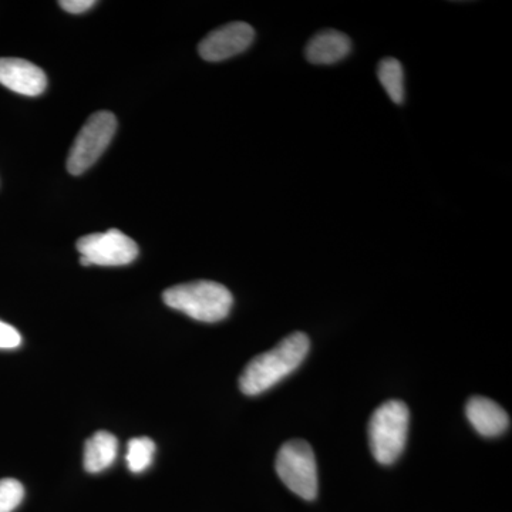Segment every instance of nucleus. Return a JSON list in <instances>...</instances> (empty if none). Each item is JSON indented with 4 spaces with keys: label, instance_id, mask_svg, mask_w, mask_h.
<instances>
[{
    "label": "nucleus",
    "instance_id": "6",
    "mask_svg": "<svg viewBox=\"0 0 512 512\" xmlns=\"http://www.w3.org/2000/svg\"><path fill=\"white\" fill-rule=\"evenodd\" d=\"M80 264L83 266H124L138 256L136 242L119 229L86 235L77 241Z\"/></svg>",
    "mask_w": 512,
    "mask_h": 512
},
{
    "label": "nucleus",
    "instance_id": "9",
    "mask_svg": "<svg viewBox=\"0 0 512 512\" xmlns=\"http://www.w3.org/2000/svg\"><path fill=\"white\" fill-rule=\"evenodd\" d=\"M467 419L483 437H498L510 427V416L500 404L483 396H473L466 404Z\"/></svg>",
    "mask_w": 512,
    "mask_h": 512
},
{
    "label": "nucleus",
    "instance_id": "7",
    "mask_svg": "<svg viewBox=\"0 0 512 512\" xmlns=\"http://www.w3.org/2000/svg\"><path fill=\"white\" fill-rule=\"evenodd\" d=\"M254 39V29L248 23H228L205 37L198 46V53L207 62H222L241 55L252 45Z\"/></svg>",
    "mask_w": 512,
    "mask_h": 512
},
{
    "label": "nucleus",
    "instance_id": "10",
    "mask_svg": "<svg viewBox=\"0 0 512 512\" xmlns=\"http://www.w3.org/2000/svg\"><path fill=\"white\" fill-rule=\"evenodd\" d=\"M352 42L339 30L326 29L312 37L306 46V59L313 64H333L345 59Z\"/></svg>",
    "mask_w": 512,
    "mask_h": 512
},
{
    "label": "nucleus",
    "instance_id": "13",
    "mask_svg": "<svg viewBox=\"0 0 512 512\" xmlns=\"http://www.w3.org/2000/svg\"><path fill=\"white\" fill-rule=\"evenodd\" d=\"M156 444L148 437L131 439L127 447V467L131 473L138 474L146 471L153 463Z\"/></svg>",
    "mask_w": 512,
    "mask_h": 512
},
{
    "label": "nucleus",
    "instance_id": "1",
    "mask_svg": "<svg viewBox=\"0 0 512 512\" xmlns=\"http://www.w3.org/2000/svg\"><path fill=\"white\" fill-rule=\"evenodd\" d=\"M311 349L306 333L296 332L286 336L274 349L254 357L239 377V389L247 396H258L302 365Z\"/></svg>",
    "mask_w": 512,
    "mask_h": 512
},
{
    "label": "nucleus",
    "instance_id": "5",
    "mask_svg": "<svg viewBox=\"0 0 512 512\" xmlns=\"http://www.w3.org/2000/svg\"><path fill=\"white\" fill-rule=\"evenodd\" d=\"M117 130V119L110 111H97L80 130L74 140L67 171L72 175H82L89 170L110 146Z\"/></svg>",
    "mask_w": 512,
    "mask_h": 512
},
{
    "label": "nucleus",
    "instance_id": "12",
    "mask_svg": "<svg viewBox=\"0 0 512 512\" xmlns=\"http://www.w3.org/2000/svg\"><path fill=\"white\" fill-rule=\"evenodd\" d=\"M377 77L382 83L383 89L389 94L390 100L396 104L404 101V72L402 63L399 60L389 57L379 63Z\"/></svg>",
    "mask_w": 512,
    "mask_h": 512
},
{
    "label": "nucleus",
    "instance_id": "8",
    "mask_svg": "<svg viewBox=\"0 0 512 512\" xmlns=\"http://www.w3.org/2000/svg\"><path fill=\"white\" fill-rule=\"evenodd\" d=\"M0 84L22 96L36 97L45 93L47 77L36 64L23 59H0Z\"/></svg>",
    "mask_w": 512,
    "mask_h": 512
},
{
    "label": "nucleus",
    "instance_id": "15",
    "mask_svg": "<svg viewBox=\"0 0 512 512\" xmlns=\"http://www.w3.org/2000/svg\"><path fill=\"white\" fill-rule=\"evenodd\" d=\"M22 343L18 330L0 320V349H16Z\"/></svg>",
    "mask_w": 512,
    "mask_h": 512
},
{
    "label": "nucleus",
    "instance_id": "14",
    "mask_svg": "<svg viewBox=\"0 0 512 512\" xmlns=\"http://www.w3.org/2000/svg\"><path fill=\"white\" fill-rule=\"evenodd\" d=\"M25 498V488L15 478L0 480V512H13Z\"/></svg>",
    "mask_w": 512,
    "mask_h": 512
},
{
    "label": "nucleus",
    "instance_id": "11",
    "mask_svg": "<svg viewBox=\"0 0 512 512\" xmlns=\"http://www.w3.org/2000/svg\"><path fill=\"white\" fill-rule=\"evenodd\" d=\"M119 451V441L109 431H97L84 446V468L97 474L114 463Z\"/></svg>",
    "mask_w": 512,
    "mask_h": 512
},
{
    "label": "nucleus",
    "instance_id": "4",
    "mask_svg": "<svg viewBox=\"0 0 512 512\" xmlns=\"http://www.w3.org/2000/svg\"><path fill=\"white\" fill-rule=\"evenodd\" d=\"M276 473L282 483L306 501L318 497V467L315 453L308 441L289 440L279 448L275 461Z\"/></svg>",
    "mask_w": 512,
    "mask_h": 512
},
{
    "label": "nucleus",
    "instance_id": "2",
    "mask_svg": "<svg viewBox=\"0 0 512 512\" xmlns=\"http://www.w3.org/2000/svg\"><path fill=\"white\" fill-rule=\"evenodd\" d=\"M163 299L165 305L175 311L207 323L227 318L234 303L231 292L224 285L212 281L173 286L163 293Z\"/></svg>",
    "mask_w": 512,
    "mask_h": 512
},
{
    "label": "nucleus",
    "instance_id": "3",
    "mask_svg": "<svg viewBox=\"0 0 512 512\" xmlns=\"http://www.w3.org/2000/svg\"><path fill=\"white\" fill-rule=\"evenodd\" d=\"M409 421V407L400 400H389L377 407L369 421V446L377 463L390 466L402 456Z\"/></svg>",
    "mask_w": 512,
    "mask_h": 512
},
{
    "label": "nucleus",
    "instance_id": "16",
    "mask_svg": "<svg viewBox=\"0 0 512 512\" xmlns=\"http://www.w3.org/2000/svg\"><path fill=\"white\" fill-rule=\"evenodd\" d=\"M60 8L66 12L73 13V15H80V13L87 12L97 5L94 0H62L59 2Z\"/></svg>",
    "mask_w": 512,
    "mask_h": 512
}]
</instances>
